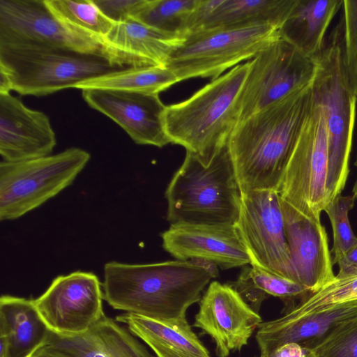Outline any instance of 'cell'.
<instances>
[{
    "instance_id": "1",
    "label": "cell",
    "mask_w": 357,
    "mask_h": 357,
    "mask_svg": "<svg viewBox=\"0 0 357 357\" xmlns=\"http://www.w3.org/2000/svg\"><path fill=\"white\" fill-rule=\"evenodd\" d=\"M312 97L311 84L237 123L227 144L241 193L278 192Z\"/></svg>"
},
{
    "instance_id": "2",
    "label": "cell",
    "mask_w": 357,
    "mask_h": 357,
    "mask_svg": "<svg viewBox=\"0 0 357 357\" xmlns=\"http://www.w3.org/2000/svg\"><path fill=\"white\" fill-rule=\"evenodd\" d=\"M103 298L114 310L159 321L185 318L213 275L197 259L104 266Z\"/></svg>"
},
{
    "instance_id": "3",
    "label": "cell",
    "mask_w": 357,
    "mask_h": 357,
    "mask_svg": "<svg viewBox=\"0 0 357 357\" xmlns=\"http://www.w3.org/2000/svg\"><path fill=\"white\" fill-rule=\"evenodd\" d=\"M165 197L171 224L236 225L241 192L227 143L206 154L186 151Z\"/></svg>"
},
{
    "instance_id": "4",
    "label": "cell",
    "mask_w": 357,
    "mask_h": 357,
    "mask_svg": "<svg viewBox=\"0 0 357 357\" xmlns=\"http://www.w3.org/2000/svg\"><path fill=\"white\" fill-rule=\"evenodd\" d=\"M135 66L112 52L86 53L38 44L0 43V69L9 76L13 91L42 96L98 77Z\"/></svg>"
},
{
    "instance_id": "5",
    "label": "cell",
    "mask_w": 357,
    "mask_h": 357,
    "mask_svg": "<svg viewBox=\"0 0 357 357\" xmlns=\"http://www.w3.org/2000/svg\"><path fill=\"white\" fill-rule=\"evenodd\" d=\"M249 61L211 79L188 99L166 105L163 121L171 143L208 153L227 143L239 121L238 101Z\"/></svg>"
},
{
    "instance_id": "6",
    "label": "cell",
    "mask_w": 357,
    "mask_h": 357,
    "mask_svg": "<svg viewBox=\"0 0 357 357\" xmlns=\"http://www.w3.org/2000/svg\"><path fill=\"white\" fill-rule=\"evenodd\" d=\"M280 36V29L269 24L194 30L185 34L165 67L178 82L195 77L214 79L238 63L254 58Z\"/></svg>"
},
{
    "instance_id": "7",
    "label": "cell",
    "mask_w": 357,
    "mask_h": 357,
    "mask_svg": "<svg viewBox=\"0 0 357 357\" xmlns=\"http://www.w3.org/2000/svg\"><path fill=\"white\" fill-rule=\"evenodd\" d=\"M317 58L318 66L312 87L326 114L328 142L326 188L329 203L341 194L349 175L357 96L353 93L344 73L337 31Z\"/></svg>"
},
{
    "instance_id": "8",
    "label": "cell",
    "mask_w": 357,
    "mask_h": 357,
    "mask_svg": "<svg viewBox=\"0 0 357 357\" xmlns=\"http://www.w3.org/2000/svg\"><path fill=\"white\" fill-rule=\"evenodd\" d=\"M71 147L55 155L0 163V220H13L70 185L90 160Z\"/></svg>"
},
{
    "instance_id": "9",
    "label": "cell",
    "mask_w": 357,
    "mask_h": 357,
    "mask_svg": "<svg viewBox=\"0 0 357 357\" xmlns=\"http://www.w3.org/2000/svg\"><path fill=\"white\" fill-rule=\"evenodd\" d=\"M313 91V90H312ZM325 110L314 96L287 161L278 190L282 199L314 220L328 203Z\"/></svg>"
},
{
    "instance_id": "10",
    "label": "cell",
    "mask_w": 357,
    "mask_h": 357,
    "mask_svg": "<svg viewBox=\"0 0 357 357\" xmlns=\"http://www.w3.org/2000/svg\"><path fill=\"white\" fill-rule=\"evenodd\" d=\"M249 63L238 101L239 121L311 84L318 66L317 56L306 55L282 36Z\"/></svg>"
},
{
    "instance_id": "11",
    "label": "cell",
    "mask_w": 357,
    "mask_h": 357,
    "mask_svg": "<svg viewBox=\"0 0 357 357\" xmlns=\"http://www.w3.org/2000/svg\"><path fill=\"white\" fill-rule=\"evenodd\" d=\"M235 226L251 266L298 283L286 236L280 197L277 191L241 193Z\"/></svg>"
},
{
    "instance_id": "12",
    "label": "cell",
    "mask_w": 357,
    "mask_h": 357,
    "mask_svg": "<svg viewBox=\"0 0 357 357\" xmlns=\"http://www.w3.org/2000/svg\"><path fill=\"white\" fill-rule=\"evenodd\" d=\"M0 43L38 44L86 53H115L102 41L61 21L45 0H0Z\"/></svg>"
},
{
    "instance_id": "13",
    "label": "cell",
    "mask_w": 357,
    "mask_h": 357,
    "mask_svg": "<svg viewBox=\"0 0 357 357\" xmlns=\"http://www.w3.org/2000/svg\"><path fill=\"white\" fill-rule=\"evenodd\" d=\"M103 300L97 275L77 271L54 278L34 303L52 332L74 336L85 333L105 315Z\"/></svg>"
},
{
    "instance_id": "14",
    "label": "cell",
    "mask_w": 357,
    "mask_h": 357,
    "mask_svg": "<svg viewBox=\"0 0 357 357\" xmlns=\"http://www.w3.org/2000/svg\"><path fill=\"white\" fill-rule=\"evenodd\" d=\"M261 323L259 313L231 285L213 281L199 301L193 326L212 338L218 357H227L241 351Z\"/></svg>"
},
{
    "instance_id": "15",
    "label": "cell",
    "mask_w": 357,
    "mask_h": 357,
    "mask_svg": "<svg viewBox=\"0 0 357 357\" xmlns=\"http://www.w3.org/2000/svg\"><path fill=\"white\" fill-rule=\"evenodd\" d=\"M85 102L119 125L137 144L171 143L164 125L166 105L159 94L105 89L82 90Z\"/></svg>"
},
{
    "instance_id": "16",
    "label": "cell",
    "mask_w": 357,
    "mask_h": 357,
    "mask_svg": "<svg viewBox=\"0 0 357 357\" xmlns=\"http://www.w3.org/2000/svg\"><path fill=\"white\" fill-rule=\"evenodd\" d=\"M161 238L163 248L178 260L203 259L223 269L250 264L235 225L171 224Z\"/></svg>"
},
{
    "instance_id": "17",
    "label": "cell",
    "mask_w": 357,
    "mask_h": 357,
    "mask_svg": "<svg viewBox=\"0 0 357 357\" xmlns=\"http://www.w3.org/2000/svg\"><path fill=\"white\" fill-rule=\"evenodd\" d=\"M280 203L298 282L310 294L316 292L335 278L325 227L281 198Z\"/></svg>"
},
{
    "instance_id": "18",
    "label": "cell",
    "mask_w": 357,
    "mask_h": 357,
    "mask_svg": "<svg viewBox=\"0 0 357 357\" xmlns=\"http://www.w3.org/2000/svg\"><path fill=\"white\" fill-rule=\"evenodd\" d=\"M56 144L49 117L18 98L0 93V154L6 162L50 155Z\"/></svg>"
},
{
    "instance_id": "19",
    "label": "cell",
    "mask_w": 357,
    "mask_h": 357,
    "mask_svg": "<svg viewBox=\"0 0 357 357\" xmlns=\"http://www.w3.org/2000/svg\"><path fill=\"white\" fill-rule=\"evenodd\" d=\"M45 346L68 357H156L126 326L105 315L80 335L51 331Z\"/></svg>"
},
{
    "instance_id": "20",
    "label": "cell",
    "mask_w": 357,
    "mask_h": 357,
    "mask_svg": "<svg viewBox=\"0 0 357 357\" xmlns=\"http://www.w3.org/2000/svg\"><path fill=\"white\" fill-rule=\"evenodd\" d=\"M298 0H199L187 32L206 28L269 24L281 29Z\"/></svg>"
},
{
    "instance_id": "21",
    "label": "cell",
    "mask_w": 357,
    "mask_h": 357,
    "mask_svg": "<svg viewBox=\"0 0 357 357\" xmlns=\"http://www.w3.org/2000/svg\"><path fill=\"white\" fill-rule=\"evenodd\" d=\"M356 315L355 301L297 319L285 320L280 317L262 322L255 336L260 355L289 343L310 348L337 326Z\"/></svg>"
},
{
    "instance_id": "22",
    "label": "cell",
    "mask_w": 357,
    "mask_h": 357,
    "mask_svg": "<svg viewBox=\"0 0 357 357\" xmlns=\"http://www.w3.org/2000/svg\"><path fill=\"white\" fill-rule=\"evenodd\" d=\"M50 332L33 299L1 296L0 357H31L46 344Z\"/></svg>"
},
{
    "instance_id": "23",
    "label": "cell",
    "mask_w": 357,
    "mask_h": 357,
    "mask_svg": "<svg viewBox=\"0 0 357 357\" xmlns=\"http://www.w3.org/2000/svg\"><path fill=\"white\" fill-rule=\"evenodd\" d=\"M115 319L126 326L156 357H211L186 317L159 321L125 312Z\"/></svg>"
},
{
    "instance_id": "24",
    "label": "cell",
    "mask_w": 357,
    "mask_h": 357,
    "mask_svg": "<svg viewBox=\"0 0 357 357\" xmlns=\"http://www.w3.org/2000/svg\"><path fill=\"white\" fill-rule=\"evenodd\" d=\"M184 36L164 32L131 19L115 24L104 43L138 66H165Z\"/></svg>"
},
{
    "instance_id": "25",
    "label": "cell",
    "mask_w": 357,
    "mask_h": 357,
    "mask_svg": "<svg viewBox=\"0 0 357 357\" xmlns=\"http://www.w3.org/2000/svg\"><path fill=\"white\" fill-rule=\"evenodd\" d=\"M343 0H298L280 29L282 37L307 56L316 57L324 47V36Z\"/></svg>"
},
{
    "instance_id": "26",
    "label": "cell",
    "mask_w": 357,
    "mask_h": 357,
    "mask_svg": "<svg viewBox=\"0 0 357 357\" xmlns=\"http://www.w3.org/2000/svg\"><path fill=\"white\" fill-rule=\"evenodd\" d=\"M179 82L167 67H130L78 84L75 89H105L159 94Z\"/></svg>"
},
{
    "instance_id": "27",
    "label": "cell",
    "mask_w": 357,
    "mask_h": 357,
    "mask_svg": "<svg viewBox=\"0 0 357 357\" xmlns=\"http://www.w3.org/2000/svg\"><path fill=\"white\" fill-rule=\"evenodd\" d=\"M232 287L250 307L259 312L262 302L268 296L283 301L303 298L310 292L303 285L253 266H245Z\"/></svg>"
},
{
    "instance_id": "28",
    "label": "cell",
    "mask_w": 357,
    "mask_h": 357,
    "mask_svg": "<svg viewBox=\"0 0 357 357\" xmlns=\"http://www.w3.org/2000/svg\"><path fill=\"white\" fill-rule=\"evenodd\" d=\"M49 9L65 24L104 43L115 23L93 0H45Z\"/></svg>"
},
{
    "instance_id": "29",
    "label": "cell",
    "mask_w": 357,
    "mask_h": 357,
    "mask_svg": "<svg viewBox=\"0 0 357 357\" xmlns=\"http://www.w3.org/2000/svg\"><path fill=\"white\" fill-rule=\"evenodd\" d=\"M199 0H147L133 20L155 29L185 34Z\"/></svg>"
},
{
    "instance_id": "30",
    "label": "cell",
    "mask_w": 357,
    "mask_h": 357,
    "mask_svg": "<svg viewBox=\"0 0 357 357\" xmlns=\"http://www.w3.org/2000/svg\"><path fill=\"white\" fill-rule=\"evenodd\" d=\"M357 301V276L335 279L316 292L308 294L282 319L289 320L319 312L339 304Z\"/></svg>"
},
{
    "instance_id": "31",
    "label": "cell",
    "mask_w": 357,
    "mask_h": 357,
    "mask_svg": "<svg viewBox=\"0 0 357 357\" xmlns=\"http://www.w3.org/2000/svg\"><path fill=\"white\" fill-rule=\"evenodd\" d=\"M353 195H338L324 209L331 223L333 245L331 252L333 264H337L357 244V237L351 227L348 213L354 205Z\"/></svg>"
},
{
    "instance_id": "32",
    "label": "cell",
    "mask_w": 357,
    "mask_h": 357,
    "mask_svg": "<svg viewBox=\"0 0 357 357\" xmlns=\"http://www.w3.org/2000/svg\"><path fill=\"white\" fill-rule=\"evenodd\" d=\"M342 37L339 34L344 73L353 93L357 96V0L342 1Z\"/></svg>"
},
{
    "instance_id": "33",
    "label": "cell",
    "mask_w": 357,
    "mask_h": 357,
    "mask_svg": "<svg viewBox=\"0 0 357 357\" xmlns=\"http://www.w3.org/2000/svg\"><path fill=\"white\" fill-rule=\"evenodd\" d=\"M310 349L314 357H357V315L337 326Z\"/></svg>"
},
{
    "instance_id": "34",
    "label": "cell",
    "mask_w": 357,
    "mask_h": 357,
    "mask_svg": "<svg viewBox=\"0 0 357 357\" xmlns=\"http://www.w3.org/2000/svg\"><path fill=\"white\" fill-rule=\"evenodd\" d=\"M100 11L115 24L133 19L147 0H93Z\"/></svg>"
},
{
    "instance_id": "35",
    "label": "cell",
    "mask_w": 357,
    "mask_h": 357,
    "mask_svg": "<svg viewBox=\"0 0 357 357\" xmlns=\"http://www.w3.org/2000/svg\"><path fill=\"white\" fill-rule=\"evenodd\" d=\"M260 357H314L310 348L297 343L282 345Z\"/></svg>"
},
{
    "instance_id": "36",
    "label": "cell",
    "mask_w": 357,
    "mask_h": 357,
    "mask_svg": "<svg viewBox=\"0 0 357 357\" xmlns=\"http://www.w3.org/2000/svg\"><path fill=\"white\" fill-rule=\"evenodd\" d=\"M339 271L336 279L357 276V244L337 263Z\"/></svg>"
},
{
    "instance_id": "37",
    "label": "cell",
    "mask_w": 357,
    "mask_h": 357,
    "mask_svg": "<svg viewBox=\"0 0 357 357\" xmlns=\"http://www.w3.org/2000/svg\"><path fill=\"white\" fill-rule=\"evenodd\" d=\"M13 91L11 80L8 74L0 69V93H9Z\"/></svg>"
},
{
    "instance_id": "38",
    "label": "cell",
    "mask_w": 357,
    "mask_h": 357,
    "mask_svg": "<svg viewBox=\"0 0 357 357\" xmlns=\"http://www.w3.org/2000/svg\"><path fill=\"white\" fill-rule=\"evenodd\" d=\"M31 357H68L63 355H61L50 349L47 347L46 346H43L40 347L38 350H37Z\"/></svg>"
},
{
    "instance_id": "39",
    "label": "cell",
    "mask_w": 357,
    "mask_h": 357,
    "mask_svg": "<svg viewBox=\"0 0 357 357\" xmlns=\"http://www.w3.org/2000/svg\"><path fill=\"white\" fill-rule=\"evenodd\" d=\"M355 166H357V157H356V160L354 163ZM352 195L354 196V197L356 199L357 198V179L356 181V183L354 185V188H353V190H352Z\"/></svg>"
}]
</instances>
